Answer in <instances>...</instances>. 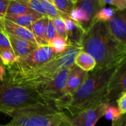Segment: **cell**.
<instances>
[{"mask_svg": "<svg viewBox=\"0 0 126 126\" xmlns=\"http://www.w3.org/2000/svg\"><path fill=\"white\" fill-rule=\"evenodd\" d=\"M80 44L82 50L95 59V69L116 65L126 54V46L110 33L107 23L102 21H95L85 31Z\"/></svg>", "mask_w": 126, "mask_h": 126, "instance_id": "1", "label": "cell"}, {"mask_svg": "<svg viewBox=\"0 0 126 126\" xmlns=\"http://www.w3.org/2000/svg\"><path fill=\"white\" fill-rule=\"evenodd\" d=\"M116 65L94 69L88 73V77L80 88L71 97L70 102L62 112L67 116H74L81 111L105 103L110 80Z\"/></svg>", "mask_w": 126, "mask_h": 126, "instance_id": "2", "label": "cell"}, {"mask_svg": "<svg viewBox=\"0 0 126 126\" xmlns=\"http://www.w3.org/2000/svg\"><path fill=\"white\" fill-rule=\"evenodd\" d=\"M39 104L48 103L36 88L11 82L6 78L0 81V111L5 114L9 116L14 110Z\"/></svg>", "mask_w": 126, "mask_h": 126, "instance_id": "3", "label": "cell"}, {"mask_svg": "<svg viewBox=\"0 0 126 126\" xmlns=\"http://www.w3.org/2000/svg\"><path fill=\"white\" fill-rule=\"evenodd\" d=\"M56 56L49 45L38 46L28 56L22 59H16V61L13 64L5 66V73L15 77L28 75L42 68Z\"/></svg>", "mask_w": 126, "mask_h": 126, "instance_id": "4", "label": "cell"}, {"mask_svg": "<svg viewBox=\"0 0 126 126\" xmlns=\"http://www.w3.org/2000/svg\"><path fill=\"white\" fill-rule=\"evenodd\" d=\"M71 68H62L51 79L39 84L36 90L50 105L56 107L65 95V89Z\"/></svg>", "mask_w": 126, "mask_h": 126, "instance_id": "5", "label": "cell"}, {"mask_svg": "<svg viewBox=\"0 0 126 126\" xmlns=\"http://www.w3.org/2000/svg\"><path fill=\"white\" fill-rule=\"evenodd\" d=\"M126 91V54L116 64V69L108 85L105 103L116 105L118 96Z\"/></svg>", "mask_w": 126, "mask_h": 126, "instance_id": "6", "label": "cell"}, {"mask_svg": "<svg viewBox=\"0 0 126 126\" xmlns=\"http://www.w3.org/2000/svg\"><path fill=\"white\" fill-rule=\"evenodd\" d=\"M106 103L81 111L74 116H67L64 123L68 126H95L100 118L104 116Z\"/></svg>", "mask_w": 126, "mask_h": 126, "instance_id": "7", "label": "cell"}, {"mask_svg": "<svg viewBox=\"0 0 126 126\" xmlns=\"http://www.w3.org/2000/svg\"><path fill=\"white\" fill-rule=\"evenodd\" d=\"M106 23L110 33L126 46V10H117L112 19Z\"/></svg>", "mask_w": 126, "mask_h": 126, "instance_id": "8", "label": "cell"}, {"mask_svg": "<svg viewBox=\"0 0 126 126\" xmlns=\"http://www.w3.org/2000/svg\"><path fill=\"white\" fill-rule=\"evenodd\" d=\"M65 115L62 111L42 113L28 118L25 126H50L57 121H65Z\"/></svg>", "mask_w": 126, "mask_h": 126, "instance_id": "9", "label": "cell"}, {"mask_svg": "<svg viewBox=\"0 0 126 126\" xmlns=\"http://www.w3.org/2000/svg\"><path fill=\"white\" fill-rule=\"evenodd\" d=\"M7 36L10 41L13 52L16 56V59H22L28 56L38 47L36 44L33 43L26 39L9 34H7Z\"/></svg>", "mask_w": 126, "mask_h": 126, "instance_id": "10", "label": "cell"}, {"mask_svg": "<svg viewBox=\"0 0 126 126\" xmlns=\"http://www.w3.org/2000/svg\"><path fill=\"white\" fill-rule=\"evenodd\" d=\"M2 26H3V31L5 33L16 36L19 38H22L28 41H30L33 43L36 44V42L35 40L33 33L28 28L18 25L6 19L3 22Z\"/></svg>", "mask_w": 126, "mask_h": 126, "instance_id": "11", "label": "cell"}, {"mask_svg": "<svg viewBox=\"0 0 126 126\" xmlns=\"http://www.w3.org/2000/svg\"><path fill=\"white\" fill-rule=\"evenodd\" d=\"M62 19L65 22L67 30L68 43L80 44L82 37L83 36V33H85V30L77 22L71 19L68 15Z\"/></svg>", "mask_w": 126, "mask_h": 126, "instance_id": "12", "label": "cell"}, {"mask_svg": "<svg viewBox=\"0 0 126 126\" xmlns=\"http://www.w3.org/2000/svg\"><path fill=\"white\" fill-rule=\"evenodd\" d=\"M74 8H78L85 13L91 25H92L96 14L100 9V6L99 0H77Z\"/></svg>", "mask_w": 126, "mask_h": 126, "instance_id": "13", "label": "cell"}, {"mask_svg": "<svg viewBox=\"0 0 126 126\" xmlns=\"http://www.w3.org/2000/svg\"><path fill=\"white\" fill-rule=\"evenodd\" d=\"M48 19L49 18L47 16H43L39 19L38 20L35 21L32 24L31 32L33 34V36L38 46L47 45L45 44V34Z\"/></svg>", "mask_w": 126, "mask_h": 126, "instance_id": "14", "label": "cell"}, {"mask_svg": "<svg viewBox=\"0 0 126 126\" xmlns=\"http://www.w3.org/2000/svg\"><path fill=\"white\" fill-rule=\"evenodd\" d=\"M35 12L36 11L28 7L25 0H11L8 8L6 16H17Z\"/></svg>", "mask_w": 126, "mask_h": 126, "instance_id": "15", "label": "cell"}, {"mask_svg": "<svg viewBox=\"0 0 126 126\" xmlns=\"http://www.w3.org/2000/svg\"><path fill=\"white\" fill-rule=\"evenodd\" d=\"M74 64L85 71L91 72L96 68V62L94 57L85 51H80L75 59Z\"/></svg>", "mask_w": 126, "mask_h": 126, "instance_id": "16", "label": "cell"}, {"mask_svg": "<svg viewBox=\"0 0 126 126\" xmlns=\"http://www.w3.org/2000/svg\"><path fill=\"white\" fill-rule=\"evenodd\" d=\"M42 17H43L42 14L35 12L33 14H28L22 16H6L5 19L18 25L25 27L31 31L32 24L35 21L38 20Z\"/></svg>", "mask_w": 126, "mask_h": 126, "instance_id": "17", "label": "cell"}, {"mask_svg": "<svg viewBox=\"0 0 126 126\" xmlns=\"http://www.w3.org/2000/svg\"><path fill=\"white\" fill-rule=\"evenodd\" d=\"M118 9H116L114 7H113V8H110V7L101 8L96 14L94 22L95 21H102V22H109L112 19V17L113 16L114 14L116 13V11Z\"/></svg>", "mask_w": 126, "mask_h": 126, "instance_id": "18", "label": "cell"}, {"mask_svg": "<svg viewBox=\"0 0 126 126\" xmlns=\"http://www.w3.org/2000/svg\"><path fill=\"white\" fill-rule=\"evenodd\" d=\"M48 45L52 48L53 53L56 55H59L66 50L68 44L66 39L57 36L49 43Z\"/></svg>", "mask_w": 126, "mask_h": 126, "instance_id": "19", "label": "cell"}, {"mask_svg": "<svg viewBox=\"0 0 126 126\" xmlns=\"http://www.w3.org/2000/svg\"><path fill=\"white\" fill-rule=\"evenodd\" d=\"M53 4L59 11L69 15L74 8L75 2L74 0H53Z\"/></svg>", "mask_w": 126, "mask_h": 126, "instance_id": "20", "label": "cell"}, {"mask_svg": "<svg viewBox=\"0 0 126 126\" xmlns=\"http://www.w3.org/2000/svg\"><path fill=\"white\" fill-rule=\"evenodd\" d=\"M122 114L119 111L116 105L106 103L103 116H105L107 119H109L113 122L118 120L122 116Z\"/></svg>", "mask_w": 126, "mask_h": 126, "instance_id": "21", "label": "cell"}, {"mask_svg": "<svg viewBox=\"0 0 126 126\" xmlns=\"http://www.w3.org/2000/svg\"><path fill=\"white\" fill-rule=\"evenodd\" d=\"M52 22L56 29L57 35L67 40V37H68L67 30H66L65 24L63 19L61 17L54 18V19H52Z\"/></svg>", "mask_w": 126, "mask_h": 126, "instance_id": "22", "label": "cell"}, {"mask_svg": "<svg viewBox=\"0 0 126 126\" xmlns=\"http://www.w3.org/2000/svg\"><path fill=\"white\" fill-rule=\"evenodd\" d=\"M100 8L110 5L119 11L126 10V0H99Z\"/></svg>", "mask_w": 126, "mask_h": 126, "instance_id": "23", "label": "cell"}, {"mask_svg": "<svg viewBox=\"0 0 126 126\" xmlns=\"http://www.w3.org/2000/svg\"><path fill=\"white\" fill-rule=\"evenodd\" d=\"M57 36L58 35L56 33V29H55L54 25L53 24L52 19H48V21H47V23L46 25V29H45V44L47 45H48L49 43Z\"/></svg>", "mask_w": 126, "mask_h": 126, "instance_id": "24", "label": "cell"}, {"mask_svg": "<svg viewBox=\"0 0 126 126\" xmlns=\"http://www.w3.org/2000/svg\"><path fill=\"white\" fill-rule=\"evenodd\" d=\"M16 61V57L13 51L4 50L0 52V62H2V65L8 66Z\"/></svg>", "mask_w": 126, "mask_h": 126, "instance_id": "25", "label": "cell"}, {"mask_svg": "<svg viewBox=\"0 0 126 126\" xmlns=\"http://www.w3.org/2000/svg\"><path fill=\"white\" fill-rule=\"evenodd\" d=\"M25 2L33 11L42 14L43 16H47L46 11L39 0H25Z\"/></svg>", "mask_w": 126, "mask_h": 126, "instance_id": "26", "label": "cell"}, {"mask_svg": "<svg viewBox=\"0 0 126 126\" xmlns=\"http://www.w3.org/2000/svg\"><path fill=\"white\" fill-rule=\"evenodd\" d=\"M4 50L13 51L7 34L4 31H0V52Z\"/></svg>", "mask_w": 126, "mask_h": 126, "instance_id": "27", "label": "cell"}, {"mask_svg": "<svg viewBox=\"0 0 126 126\" xmlns=\"http://www.w3.org/2000/svg\"><path fill=\"white\" fill-rule=\"evenodd\" d=\"M11 0H0V25L3 29V22L5 19L8 8Z\"/></svg>", "mask_w": 126, "mask_h": 126, "instance_id": "28", "label": "cell"}, {"mask_svg": "<svg viewBox=\"0 0 126 126\" xmlns=\"http://www.w3.org/2000/svg\"><path fill=\"white\" fill-rule=\"evenodd\" d=\"M116 105L122 114H126V91L122 93L118 96Z\"/></svg>", "mask_w": 126, "mask_h": 126, "instance_id": "29", "label": "cell"}, {"mask_svg": "<svg viewBox=\"0 0 126 126\" xmlns=\"http://www.w3.org/2000/svg\"><path fill=\"white\" fill-rule=\"evenodd\" d=\"M5 74V68L2 65H0V81H3Z\"/></svg>", "mask_w": 126, "mask_h": 126, "instance_id": "30", "label": "cell"}, {"mask_svg": "<svg viewBox=\"0 0 126 126\" xmlns=\"http://www.w3.org/2000/svg\"><path fill=\"white\" fill-rule=\"evenodd\" d=\"M63 123H64V122H63V121H57V122H54L53 124H52L50 126H60Z\"/></svg>", "mask_w": 126, "mask_h": 126, "instance_id": "31", "label": "cell"}, {"mask_svg": "<svg viewBox=\"0 0 126 126\" xmlns=\"http://www.w3.org/2000/svg\"><path fill=\"white\" fill-rule=\"evenodd\" d=\"M3 31V29H2V26H1V25H0V31Z\"/></svg>", "mask_w": 126, "mask_h": 126, "instance_id": "32", "label": "cell"}, {"mask_svg": "<svg viewBox=\"0 0 126 126\" xmlns=\"http://www.w3.org/2000/svg\"><path fill=\"white\" fill-rule=\"evenodd\" d=\"M0 126H8V124H6V125H0Z\"/></svg>", "mask_w": 126, "mask_h": 126, "instance_id": "33", "label": "cell"}, {"mask_svg": "<svg viewBox=\"0 0 126 126\" xmlns=\"http://www.w3.org/2000/svg\"><path fill=\"white\" fill-rule=\"evenodd\" d=\"M48 2H51V3H53V0H47Z\"/></svg>", "mask_w": 126, "mask_h": 126, "instance_id": "34", "label": "cell"}, {"mask_svg": "<svg viewBox=\"0 0 126 126\" xmlns=\"http://www.w3.org/2000/svg\"><path fill=\"white\" fill-rule=\"evenodd\" d=\"M77 1V0H74V2H76Z\"/></svg>", "mask_w": 126, "mask_h": 126, "instance_id": "35", "label": "cell"}]
</instances>
